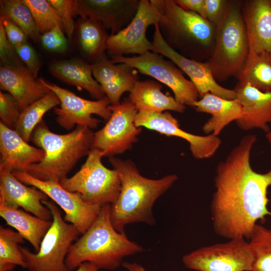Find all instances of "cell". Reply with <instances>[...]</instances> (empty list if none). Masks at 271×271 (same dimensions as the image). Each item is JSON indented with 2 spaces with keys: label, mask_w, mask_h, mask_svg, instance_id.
Instances as JSON below:
<instances>
[{
  "label": "cell",
  "mask_w": 271,
  "mask_h": 271,
  "mask_svg": "<svg viewBox=\"0 0 271 271\" xmlns=\"http://www.w3.org/2000/svg\"><path fill=\"white\" fill-rule=\"evenodd\" d=\"M113 63L105 54L90 64L93 77L101 86L110 105L120 103V98L130 92L139 81L138 70L124 63Z\"/></svg>",
  "instance_id": "d6986e66"
},
{
  "label": "cell",
  "mask_w": 271,
  "mask_h": 271,
  "mask_svg": "<svg viewBox=\"0 0 271 271\" xmlns=\"http://www.w3.org/2000/svg\"><path fill=\"white\" fill-rule=\"evenodd\" d=\"M110 205L101 207L91 226L71 245L65 260L70 269L73 271L89 262L98 269L114 270L122 264L124 257L143 251L124 232L115 230L110 219Z\"/></svg>",
  "instance_id": "3957f363"
},
{
  "label": "cell",
  "mask_w": 271,
  "mask_h": 271,
  "mask_svg": "<svg viewBox=\"0 0 271 271\" xmlns=\"http://www.w3.org/2000/svg\"><path fill=\"white\" fill-rule=\"evenodd\" d=\"M154 27L151 51L169 58L187 74L196 87L199 98L206 93H210L224 99H236L235 91L219 85L205 62L189 59L177 52L166 43L160 32L158 24H155Z\"/></svg>",
  "instance_id": "2e32d148"
},
{
  "label": "cell",
  "mask_w": 271,
  "mask_h": 271,
  "mask_svg": "<svg viewBox=\"0 0 271 271\" xmlns=\"http://www.w3.org/2000/svg\"><path fill=\"white\" fill-rule=\"evenodd\" d=\"M42 203L50 210L52 224L43 238L37 252L20 246L28 271H72L65 260L69 249L80 234L72 224L63 219L59 208L54 201L45 200Z\"/></svg>",
  "instance_id": "ba28073f"
},
{
  "label": "cell",
  "mask_w": 271,
  "mask_h": 271,
  "mask_svg": "<svg viewBox=\"0 0 271 271\" xmlns=\"http://www.w3.org/2000/svg\"><path fill=\"white\" fill-rule=\"evenodd\" d=\"M12 173L23 183L36 187L53 200L64 211V220L73 224L80 234L89 228L100 211L101 207L86 203L79 193L66 190L59 183L41 181L25 172Z\"/></svg>",
  "instance_id": "4fadbf2b"
},
{
  "label": "cell",
  "mask_w": 271,
  "mask_h": 271,
  "mask_svg": "<svg viewBox=\"0 0 271 271\" xmlns=\"http://www.w3.org/2000/svg\"><path fill=\"white\" fill-rule=\"evenodd\" d=\"M0 5L1 16L14 22L33 41L40 40V32L32 13L22 0H2Z\"/></svg>",
  "instance_id": "1f68e13d"
},
{
  "label": "cell",
  "mask_w": 271,
  "mask_h": 271,
  "mask_svg": "<svg viewBox=\"0 0 271 271\" xmlns=\"http://www.w3.org/2000/svg\"><path fill=\"white\" fill-rule=\"evenodd\" d=\"M114 63H124L140 73L154 78L169 87L174 98L180 104L193 106L199 98L198 90L183 72L172 61L158 53L149 51L133 57L115 56L110 59Z\"/></svg>",
  "instance_id": "30bf717a"
},
{
  "label": "cell",
  "mask_w": 271,
  "mask_h": 271,
  "mask_svg": "<svg viewBox=\"0 0 271 271\" xmlns=\"http://www.w3.org/2000/svg\"><path fill=\"white\" fill-rule=\"evenodd\" d=\"M94 133L87 127L77 125L69 133L57 134L42 120L34 129L31 140L43 150L45 156L41 162L30 165L26 173L41 181L60 183L81 158L88 155Z\"/></svg>",
  "instance_id": "5b68a950"
},
{
  "label": "cell",
  "mask_w": 271,
  "mask_h": 271,
  "mask_svg": "<svg viewBox=\"0 0 271 271\" xmlns=\"http://www.w3.org/2000/svg\"><path fill=\"white\" fill-rule=\"evenodd\" d=\"M256 140L254 134L244 136L216 167L210 210L214 232L225 238L249 240L257 221L271 215L266 196L271 170L259 173L250 165Z\"/></svg>",
  "instance_id": "6da1fadb"
},
{
  "label": "cell",
  "mask_w": 271,
  "mask_h": 271,
  "mask_svg": "<svg viewBox=\"0 0 271 271\" xmlns=\"http://www.w3.org/2000/svg\"><path fill=\"white\" fill-rule=\"evenodd\" d=\"M182 8L196 13L204 18L205 0H174Z\"/></svg>",
  "instance_id": "b9f144b4"
},
{
  "label": "cell",
  "mask_w": 271,
  "mask_h": 271,
  "mask_svg": "<svg viewBox=\"0 0 271 271\" xmlns=\"http://www.w3.org/2000/svg\"><path fill=\"white\" fill-rule=\"evenodd\" d=\"M138 127H144L167 136H174L187 141L192 156L196 159L210 158L216 153L221 140L213 134L199 136L182 129L178 120L169 111H139L134 118Z\"/></svg>",
  "instance_id": "9a60e30c"
},
{
  "label": "cell",
  "mask_w": 271,
  "mask_h": 271,
  "mask_svg": "<svg viewBox=\"0 0 271 271\" xmlns=\"http://www.w3.org/2000/svg\"><path fill=\"white\" fill-rule=\"evenodd\" d=\"M0 23L3 26L7 37L14 48L27 42L28 36L14 22L6 17L1 16Z\"/></svg>",
  "instance_id": "60d3db41"
},
{
  "label": "cell",
  "mask_w": 271,
  "mask_h": 271,
  "mask_svg": "<svg viewBox=\"0 0 271 271\" xmlns=\"http://www.w3.org/2000/svg\"><path fill=\"white\" fill-rule=\"evenodd\" d=\"M78 27L79 44L83 52L93 62L98 60L106 51L109 35L105 29L98 22L81 18Z\"/></svg>",
  "instance_id": "f1b7e54d"
},
{
  "label": "cell",
  "mask_w": 271,
  "mask_h": 271,
  "mask_svg": "<svg viewBox=\"0 0 271 271\" xmlns=\"http://www.w3.org/2000/svg\"><path fill=\"white\" fill-rule=\"evenodd\" d=\"M102 153L91 149L80 170L70 178L65 177L60 184L66 190L79 193L86 203L102 207L114 203L121 188L117 171L103 165Z\"/></svg>",
  "instance_id": "52a82bcc"
},
{
  "label": "cell",
  "mask_w": 271,
  "mask_h": 271,
  "mask_svg": "<svg viewBox=\"0 0 271 271\" xmlns=\"http://www.w3.org/2000/svg\"><path fill=\"white\" fill-rule=\"evenodd\" d=\"M241 4V1H229L224 17L216 26L214 49L205 62L217 81L237 78L249 55Z\"/></svg>",
  "instance_id": "8992f818"
},
{
  "label": "cell",
  "mask_w": 271,
  "mask_h": 271,
  "mask_svg": "<svg viewBox=\"0 0 271 271\" xmlns=\"http://www.w3.org/2000/svg\"><path fill=\"white\" fill-rule=\"evenodd\" d=\"M122 265L128 271H147L143 266L136 262H123Z\"/></svg>",
  "instance_id": "7bdbcfd3"
},
{
  "label": "cell",
  "mask_w": 271,
  "mask_h": 271,
  "mask_svg": "<svg viewBox=\"0 0 271 271\" xmlns=\"http://www.w3.org/2000/svg\"><path fill=\"white\" fill-rule=\"evenodd\" d=\"M64 30L56 26L42 34L40 40L43 47L46 50L55 53H64L68 47V39L63 33Z\"/></svg>",
  "instance_id": "8d00e7d4"
},
{
  "label": "cell",
  "mask_w": 271,
  "mask_h": 271,
  "mask_svg": "<svg viewBox=\"0 0 271 271\" xmlns=\"http://www.w3.org/2000/svg\"><path fill=\"white\" fill-rule=\"evenodd\" d=\"M38 79L59 98L60 106L55 107L54 110L56 121L62 128L70 130L76 125L92 129L96 128L100 122L92 114H96L106 121L110 118L111 111L108 106L110 104L106 96L99 100H87L44 78Z\"/></svg>",
  "instance_id": "7c38bea8"
},
{
  "label": "cell",
  "mask_w": 271,
  "mask_h": 271,
  "mask_svg": "<svg viewBox=\"0 0 271 271\" xmlns=\"http://www.w3.org/2000/svg\"><path fill=\"white\" fill-rule=\"evenodd\" d=\"M22 1L30 8L40 33L43 34L56 26L64 31L60 17L48 0Z\"/></svg>",
  "instance_id": "836d02e7"
},
{
  "label": "cell",
  "mask_w": 271,
  "mask_h": 271,
  "mask_svg": "<svg viewBox=\"0 0 271 271\" xmlns=\"http://www.w3.org/2000/svg\"><path fill=\"white\" fill-rule=\"evenodd\" d=\"M15 49L26 67L36 78L41 63L35 50L28 42L15 47Z\"/></svg>",
  "instance_id": "f35d334b"
},
{
  "label": "cell",
  "mask_w": 271,
  "mask_h": 271,
  "mask_svg": "<svg viewBox=\"0 0 271 271\" xmlns=\"http://www.w3.org/2000/svg\"><path fill=\"white\" fill-rule=\"evenodd\" d=\"M25 141L15 130L0 122V170L26 172L30 165L41 162L45 153Z\"/></svg>",
  "instance_id": "ffe728a7"
},
{
  "label": "cell",
  "mask_w": 271,
  "mask_h": 271,
  "mask_svg": "<svg viewBox=\"0 0 271 271\" xmlns=\"http://www.w3.org/2000/svg\"><path fill=\"white\" fill-rule=\"evenodd\" d=\"M0 85L2 89L7 91L14 97L21 112L51 92L25 66L1 65Z\"/></svg>",
  "instance_id": "603a6c76"
},
{
  "label": "cell",
  "mask_w": 271,
  "mask_h": 271,
  "mask_svg": "<svg viewBox=\"0 0 271 271\" xmlns=\"http://www.w3.org/2000/svg\"><path fill=\"white\" fill-rule=\"evenodd\" d=\"M19 232L0 227V271H12L17 265L24 268L27 264L20 249L19 244L24 242Z\"/></svg>",
  "instance_id": "4dcf8cb0"
},
{
  "label": "cell",
  "mask_w": 271,
  "mask_h": 271,
  "mask_svg": "<svg viewBox=\"0 0 271 271\" xmlns=\"http://www.w3.org/2000/svg\"><path fill=\"white\" fill-rule=\"evenodd\" d=\"M234 90L243 108L242 116L235 121L239 128L270 131L268 123L271 122V92H261L248 84L237 83Z\"/></svg>",
  "instance_id": "44dd1931"
},
{
  "label": "cell",
  "mask_w": 271,
  "mask_h": 271,
  "mask_svg": "<svg viewBox=\"0 0 271 271\" xmlns=\"http://www.w3.org/2000/svg\"><path fill=\"white\" fill-rule=\"evenodd\" d=\"M60 17L68 38L71 41L75 28L73 19L75 15L74 1L48 0Z\"/></svg>",
  "instance_id": "d590c367"
},
{
  "label": "cell",
  "mask_w": 271,
  "mask_h": 271,
  "mask_svg": "<svg viewBox=\"0 0 271 271\" xmlns=\"http://www.w3.org/2000/svg\"><path fill=\"white\" fill-rule=\"evenodd\" d=\"M60 104V101L58 96L51 91L42 98L29 105L21 112L15 130L25 141L29 143L34 129L43 120L44 115Z\"/></svg>",
  "instance_id": "f546056e"
},
{
  "label": "cell",
  "mask_w": 271,
  "mask_h": 271,
  "mask_svg": "<svg viewBox=\"0 0 271 271\" xmlns=\"http://www.w3.org/2000/svg\"><path fill=\"white\" fill-rule=\"evenodd\" d=\"M160 20V14L149 0H140L137 13L120 31L109 35L106 51L110 58L125 55H143L151 51L152 42L146 37L148 27Z\"/></svg>",
  "instance_id": "5bb4252c"
},
{
  "label": "cell",
  "mask_w": 271,
  "mask_h": 271,
  "mask_svg": "<svg viewBox=\"0 0 271 271\" xmlns=\"http://www.w3.org/2000/svg\"><path fill=\"white\" fill-rule=\"evenodd\" d=\"M109 162L121 181L119 196L110 205V219L115 230L123 232L126 225L137 222L155 224L153 205L177 181L178 176L170 174L161 179H149L140 174L130 160L113 157Z\"/></svg>",
  "instance_id": "7a4b0ae2"
},
{
  "label": "cell",
  "mask_w": 271,
  "mask_h": 271,
  "mask_svg": "<svg viewBox=\"0 0 271 271\" xmlns=\"http://www.w3.org/2000/svg\"><path fill=\"white\" fill-rule=\"evenodd\" d=\"M140 0H74L75 15L100 23L115 34L135 16Z\"/></svg>",
  "instance_id": "e0dca14e"
},
{
  "label": "cell",
  "mask_w": 271,
  "mask_h": 271,
  "mask_svg": "<svg viewBox=\"0 0 271 271\" xmlns=\"http://www.w3.org/2000/svg\"><path fill=\"white\" fill-rule=\"evenodd\" d=\"M196 111L207 113L211 117L202 126L207 134L218 136L223 128L243 114V108L236 99H227L207 93L196 101L193 106Z\"/></svg>",
  "instance_id": "cb8c5ba5"
},
{
  "label": "cell",
  "mask_w": 271,
  "mask_h": 271,
  "mask_svg": "<svg viewBox=\"0 0 271 271\" xmlns=\"http://www.w3.org/2000/svg\"><path fill=\"white\" fill-rule=\"evenodd\" d=\"M98 268L93 263L85 262L81 264L75 271H98Z\"/></svg>",
  "instance_id": "ee69618b"
},
{
  "label": "cell",
  "mask_w": 271,
  "mask_h": 271,
  "mask_svg": "<svg viewBox=\"0 0 271 271\" xmlns=\"http://www.w3.org/2000/svg\"><path fill=\"white\" fill-rule=\"evenodd\" d=\"M248 242L254 257L252 271H271V229L256 223Z\"/></svg>",
  "instance_id": "d6a6232c"
},
{
  "label": "cell",
  "mask_w": 271,
  "mask_h": 271,
  "mask_svg": "<svg viewBox=\"0 0 271 271\" xmlns=\"http://www.w3.org/2000/svg\"><path fill=\"white\" fill-rule=\"evenodd\" d=\"M266 138L267 140H268L269 143L271 145V131H269V132L266 133Z\"/></svg>",
  "instance_id": "f6af8a7d"
},
{
  "label": "cell",
  "mask_w": 271,
  "mask_h": 271,
  "mask_svg": "<svg viewBox=\"0 0 271 271\" xmlns=\"http://www.w3.org/2000/svg\"><path fill=\"white\" fill-rule=\"evenodd\" d=\"M238 84H248L263 92H271V54L249 52Z\"/></svg>",
  "instance_id": "83f0119b"
},
{
  "label": "cell",
  "mask_w": 271,
  "mask_h": 271,
  "mask_svg": "<svg viewBox=\"0 0 271 271\" xmlns=\"http://www.w3.org/2000/svg\"><path fill=\"white\" fill-rule=\"evenodd\" d=\"M21 113L19 104L14 97L9 93L1 91V121L10 128L15 129Z\"/></svg>",
  "instance_id": "e575fe53"
},
{
  "label": "cell",
  "mask_w": 271,
  "mask_h": 271,
  "mask_svg": "<svg viewBox=\"0 0 271 271\" xmlns=\"http://www.w3.org/2000/svg\"><path fill=\"white\" fill-rule=\"evenodd\" d=\"M0 216L7 225L17 229L32 244L35 252L39 250L41 243L53 222L2 204H0Z\"/></svg>",
  "instance_id": "4316f807"
},
{
  "label": "cell",
  "mask_w": 271,
  "mask_h": 271,
  "mask_svg": "<svg viewBox=\"0 0 271 271\" xmlns=\"http://www.w3.org/2000/svg\"><path fill=\"white\" fill-rule=\"evenodd\" d=\"M228 3L227 0H205L204 18L216 26L224 17Z\"/></svg>",
  "instance_id": "ab89813d"
},
{
  "label": "cell",
  "mask_w": 271,
  "mask_h": 271,
  "mask_svg": "<svg viewBox=\"0 0 271 271\" xmlns=\"http://www.w3.org/2000/svg\"><path fill=\"white\" fill-rule=\"evenodd\" d=\"M48 200L42 191L27 187L12 172L0 170V204L16 209L22 207L42 219L52 220L50 210L42 203Z\"/></svg>",
  "instance_id": "ac0fdd59"
},
{
  "label": "cell",
  "mask_w": 271,
  "mask_h": 271,
  "mask_svg": "<svg viewBox=\"0 0 271 271\" xmlns=\"http://www.w3.org/2000/svg\"><path fill=\"white\" fill-rule=\"evenodd\" d=\"M49 70L55 77L66 83L86 90L97 100L106 96L101 86L93 77L90 64L82 60L58 61L50 66Z\"/></svg>",
  "instance_id": "d4e9b609"
},
{
  "label": "cell",
  "mask_w": 271,
  "mask_h": 271,
  "mask_svg": "<svg viewBox=\"0 0 271 271\" xmlns=\"http://www.w3.org/2000/svg\"><path fill=\"white\" fill-rule=\"evenodd\" d=\"M162 87L161 84L151 79L138 81L129 92L128 99L138 111L163 112L172 110L183 112L185 106L170 94L162 92Z\"/></svg>",
  "instance_id": "484cf974"
},
{
  "label": "cell",
  "mask_w": 271,
  "mask_h": 271,
  "mask_svg": "<svg viewBox=\"0 0 271 271\" xmlns=\"http://www.w3.org/2000/svg\"><path fill=\"white\" fill-rule=\"evenodd\" d=\"M0 59L2 66L13 67L25 66L15 48L8 40L1 23H0Z\"/></svg>",
  "instance_id": "74e56055"
},
{
  "label": "cell",
  "mask_w": 271,
  "mask_h": 271,
  "mask_svg": "<svg viewBox=\"0 0 271 271\" xmlns=\"http://www.w3.org/2000/svg\"><path fill=\"white\" fill-rule=\"evenodd\" d=\"M246 240L239 237L200 247L185 255L183 262L197 271H252L253 254Z\"/></svg>",
  "instance_id": "9c48e42d"
},
{
  "label": "cell",
  "mask_w": 271,
  "mask_h": 271,
  "mask_svg": "<svg viewBox=\"0 0 271 271\" xmlns=\"http://www.w3.org/2000/svg\"><path fill=\"white\" fill-rule=\"evenodd\" d=\"M249 52L271 54V0L242 1Z\"/></svg>",
  "instance_id": "7402d4cb"
},
{
  "label": "cell",
  "mask_w": 271,
  "mask_h": 271,
  "mask_svg": "<svg viewBox=\"0 0 271 271\" xmlns=\"http://www.w3.org/2000/svg\"><path fill=\"white\" fill-rule=\"evenodd\" d=\"M111 111L105 125L94 133L92 149L102 153L103 157H113L130 149L138 141L142 127L134 124L138 110L127 98L118 105L108 106Z\"/></svg>",
  "instance_id": "8fae6325"
},
{
  "label": "cell",
  "mask_w": 271,
  "mask_h": 271,
  "mask_svg": "<svg viewBox=\"0 0 271 271\" xmlns=\"http://www.w3.org/2000/svg\"><path fill=\"white\" fill-rule=\"evenodd\" d=\"M150 2L159 13V28L166 43L187 58L207 61L214 49L216 25L174 0Z\"/></svg>",
  "instance_id": "277c9868"
}]
</instances>
